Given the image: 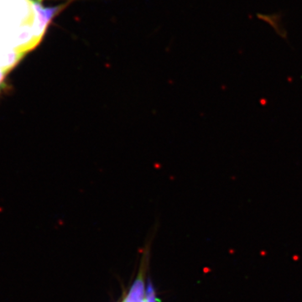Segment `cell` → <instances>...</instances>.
Returning <instances> with one entry per match:
<instances>
[{
    "label": "cell",
    "instance_id": "obj_2",
    "mask_svg": "<svg viewBox=\"0 0 302 302\" xmlns=\"http://www.w3.org/2000/svg\"><path fill=\"white\" fill-rule=\"evenodd\" d=\"M148 256L145 254L133 284L119 302H157L153 284L146 277Z\"/></svg>",
    "mask_w": 302,
    "mask_h": 302
},
{
    "label": "cell",
    "instance_id": "obj_3",
    "mask_svg": "<svg viewBox=\"0 0 302 302\" xmlns=\"http://www.w3.org/2000/svg\"><path fill=\"white\" fill-rule=\"evenodd\" d=\"M6 74H7V73H6L4 71H3V70L0 68V86H1V84L3 83Z\"/></svg>",
    "mask_w": 302,
    "mask_h": 302
},
{
    "label": "cell",
    "instance_id": "obj_1",
    "mask_svg": "<svg viewBox=\"0 0 302 302\" xmlns=\"http://www.w3.org/2000/svg\"><path fill=\"white\" fill-rule=\"evenodd\" d=\"M61 7H45L41 0H0V50L24 56L40 42Z\"/></svg>",
    "mask_w": 302,
    "mask_h": 302
}]
</instances>
